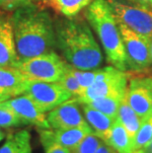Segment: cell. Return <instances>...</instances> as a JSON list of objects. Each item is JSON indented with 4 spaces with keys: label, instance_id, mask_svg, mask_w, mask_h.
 Here are the masks:
<instances>
[{
    "label": "cell",
    "instance_id": "cell-34",
    "mask_svg": "<svg viewBox=\"0 0 152 153\" xmlns=\"http://www.w3.org/2000/svg\"><path fill=\"white\" fill-rule=\"evenodd\" d=\"M150 54H151V60H152V38L150 39Z\"/></svg>",
    "mask_w": 152,
    "mask_h": 153
},
{
    "label": "cell",
    "instance_id": "cell-27",
    "mask_svg": "<svg viewBox=\"0 0 152 153\" xmlns=\"http://www.w3.org/2000/svg\"><path fill=\"white\" fill-rule=\"evenodd\" d=\"M46 150V153H70L69 149H67L63 146H61L59 143L48 141L42 143Z\"/></svg>",
    "mask_w": 152,
    "mask_h": 153
},
{
    "label": "cell",
    "instance_id": "cell-8",
    "mask_svg": "<svg viewBox=\"0 0 152 153\" xmlns=\"http://www.w3.org/2000/svg\"><path fill=\"white\" fill-rule=\"evenodd\" d=\"M44 111L50 112L72 95L60 85L59 82H42L29 80L25 93Z\"/></svg>",
    "mask_w": 152,
    "mask_h": 153
},
{
    "label": "cell",
    "instance_id": "cell-9",
    "mask_svg": "<svg viewBox=\"0 0 152 153\" xmlns=\"http://www.w3.org/2000/svg\"><path fill=\"white\" fill-rule=\"evenodd\" d=\"M125 97L134 112L144 120L152 114V76H133L128 79Z\"/></svg>",
    "mask_w": 152,
    "mask_h": 153
},
{
    "label": "cell",
    "instance_id": "cell-12",
    "mask_svg": "<svg viewBox=\"0 0 152 153\" xmlns=\"http://www.w3.org/2000/svg\"><path fill=\"white\" fill-rule=\"evenodd\" d=\"M94 132L93 129L90 128H73L66 129H53L47 128L42 129L40 131L41 142L53 141L59 143L61 146L67 149L75 147L80 143L87 134Z\"/></svg>",
    "mask_w": 152,
    "mask_h": 153
},
{
    "label": "cell",
    "instance_id": "cell-25",
    "mask_svg": "<svg viewBox=\"0 0 152 153\" xmlns=\"http://www.w3.org/2000/svg\"><path fill=\"white\" fill-rule=\"evenodd\" d=\"M20 118L9 108L0 102V126L1 128H11L22 125Z\"/></svg>",
    "mask_w": 152,
    "mask_h": 153
},
{
    "label": "cell",
    "instance_id": "cell-28",
    "mask_svg": "<svg viewBox=\"0 0 152 153\" xmlns=\"http://www.w3.org/2000/svg\"><path fill=\"white\" fill-rule=\"evenodd\" d=\"M96 153H118V152L113 147L107 144V143L102 142V144L99 146L98 150L96 151Z\"/></svg>",
    "mask_w": 152,
    "mask_h": 153
},
{
    "label": "cell",
    "instance_id": "cell-32",
    "mask_svg": "<svg viewBox=\"0 0 152 153\" xmlns=\"http://www.w3.org/2000/svg\"><path fill=\"white\" fill-rule=\"evenodd\" d=\"M7 99H9L8 97L3 96V95H0V102H3V101H5V100H7Z\"/></svg>",
    "mask_w": 152,
    "mask_h": 153
},
{
    "label": "cell",
    "instance_id": "cell-33",
    "mask_svg": "<svg viewBox=\"0 0 152 153\" xmlns=\"http://www.w3.org/2000/svg\"><path fill=\"white\" fill-rule=\"evenodd\" d=\"M4 136H5V133L3 132L2 131H0V141H1L3 138H4Z\"/></svg>",
    "mask_w": 152,
    "mask_h": 153
},
{
    "label": "cell",
    "instance_id": "cell-22",
    "mask_svg": "<svg viewBox=\"0 0 152 153\" xmlns=\"http://www.w3.org/2000/svg\"><path fill=\"white\" fill-rule=\"evenodd\" d=\"M103 140L99 138L94 132L87 134L83 140L78 143L75 147L70 149V153H96Z\"/></svg>",
    "mask_w": 152,
    "mask_h": 153
},
{
    "label": "cell",
    "instance_id": "cell-10",
    "mask_svg": "<svg viewBox=\"0 0 152 153\" xmlns=\"http://www.w3.org/2000/svg\"><path fill=\"white\" fill-rule=\"evenodd\" d=\"M78 104L77 100L72 97L50 111L47 120L50 128L66 129L73 128H89V123L82 116Z\"/></svg>",
    "mask_w": 152,
    "mask_h": 153
},
{
    "label": "cell",
    "instance_id": "cell-7",
    "mask_svg": "<svg viewBox=\"0 0 152 153\" xmlns=\"http://www.w3.org/2000/svg\"><path fill=\"white\" fill-rule=\"evenodd\" d=\"M122 33L128 70L141 71L152 64L150 54V39L131 31L125 25L119 24Z\"/></svg>",
    "mask_w": 152,
    "mask_h": 153
},
{
    "label": "cell",
    "instance_id": "cell-36",
    "mask_svg": "<svg viewBox=\"0 0 152 153\" xmlns=\"http://www.w3.org/2000/svg\"><path fill=\"white\" fill-rule=\"evenodd\" d=\"M150 7H151V9H152V5H151V6H150Z\"/></svg>",
    "mask_w": 152,
    "mask_h": 153
},
{
    "label": "cell",
    "instance_id": "cell-21",
    "mask_svg": "<svg viewBox=\"0 0 152 153\" xmlns=\"http://www.w3.org/2000/svg\"><path fill=\"white\" fill-rule=\"evenodd\" d=\"M152 141V114L142 123L133 140V150L146 149Z\"/></svg>",
    "mask_w": 152,
    "mask_h": 153
},
{
    "label": "cell",
    "instance_id": "cell-3",
    "mask_svg": "<svg viewBox=\"0 0 152 153\" xmlns=\"http://www.w3.org/2000/svg\"><path fill=\"white\" fill-rule=\"evenodd\" d=\"M84 17L98 36L107 62L122 71H128L119 23L107 0L93 1L84 11Z\"/></svg>",
    "mask_w": 152,
    "mask_h": 153
},
{
    "label": "cell",
    "instance_id": "cell-11",
    "mask_svg": "<svg viewBox=\"0 0 152 153\" xmlns=\"http://www.w3.org/2000/svg\"><path fill=\"white\" fill-rule=\"evenodd\" d=\"M2 104L9 107L25 125L30 123L42 129L50 128L46 113L26 94H22L18 97L16 96L14 98H9L3 101Z\"/></svg>",
    "mask_w": 152,
    "mask_h": 153
},
{
    "label": "cell",
    "instance_id": "cell-14",
    "mask_svg": "<svg viewBox=\"0 0 152 153\" xmlns=\"http://www.w3.org/2000/svg\"><path fill=\"white\" fill-rule=\"evenodd\" d=\"M29 80L17 67L0 66V95L8 98L25 93Z\"/></svg>",
    "mask_w": 152,
    "mask_h": 153
},
{
    "label": "cell",
    "instance_id": "cell-19",
    "mask_svg": "<svg viewBox=\"0 0 152 153\" xmlns=\"http://www.w3.org/2000/svg\"><path fill=\"white\" fill-rule=\"evenodd\" d=\"M0 153H32L30 132L22 129L10 133L0 147Z\"/></svg>",
    "mask_w": 152,
    "mask_h": 153
},
{
    "label": "cell",
    "instance_id": "cell-16",
    "mask_svg": "<svg viewBox=\"0 0 152 153\" xmlns=\"http://www.w3.org/2000/svg\"><path fill=\"white\" fill-rule=\"evenodd\" d=\"M105 143L114 148L118 153H132L134 151L133 142L129 137L127 129L118 119L115 120Z\"/></svg>",
    "mask_w": 152,
    "mask_h": 153
},
{
    "label": "cell",
    "instance_id": "cell-29",
    "mask_svg": "<svg viewBox=\"0 0 152 153\" xmlns=\"http://www.w3.org/2000/svg\"><path fill=\"white\" fill-rule=\"evenodd\" d=\"M132 1H136L138 3H141V4H144L147 6L152 5V0H132Z\"/></svg>",
    "mask_w": 152,
    "mask_h": 153
},
{
    "label": "cell",
    "instance_id": "cell-18",
    "mask_svg": "<svg viewBox=\"0 0 152 153\" xmlns=\"http://www.w3.org/2000/svg\"><path fill=\"white\" fill-rule=\"evenodd\" d=\"M117 119L122 123V126L127 129L129 137L133 142L135 135L142 123V120L128 104L125 95L119 104Z\"/></svg>",
    "mask_w": 152,
    "mask_h": 153
},
{
    "label": "cell",
    "instance_id": "cell-23",
    "mask_svg": "<svg viewBox=\"0 0 152 153\" xmlns=\"http://www.w3.org/2000/svg\"><path fill=\"white\" fill-rule=\"evenodd\" d=\"M69 70L76 77V79L78 80V82L83 88V90H85L86 88L91 86L96 81V78L99 74L100 68H97V69H93V70H80L77 69V68H74L72 65H69Z\"/></svg>",
    "mask_w": 152,
    "mask_h": 153
},
{
    "label": "cell",
    "instance_id": "cell-31",
    "mask_svg": "<svg viewBox=\"0 0 152 153\" xmlns=\"http://www.w3.org/2000/svg\"><path fill=\"white\" fill-rule=\"evenodd\" d=\"M145 150H146L147 153H152V141H151V143L149 144V146H148V147L145 149Z\"/></svg>",
    "mask_w": 152,
    "mask_h": 153
},
{
    "label": "cell",
    "instance_id": "cell-4",
    "mask_svg": "<svg viewBox=\"0 0 152 153\" xmlns=\"http://www.w3.org/2000/svg\"><path fill=\"white\" fill-rule=\"evenodd\" d=\"M69 63L64 61L56 51L18 61L17 67L30 81L59 82L65 74Z\"/></svg>",
    "mask_w": 152,
    "mask_h": 153
},
{
    "label": "cell",
    "instance_id": "cell-6",
    "mask_svg": "<svg viewBox=\"0 0 152 153\" xmlns=\"http://www.w3.org/2000/svg\"><path fill=\"white\" fill-rule=\"evenodd\" d=\"M116 20L131 31L152 38V9L132 0H107Z\"/></svg>",
    "mask_w": 152,
    "mask_h": 153
},
{
    "label": "cell",
    "instance_id": "cell-26",
    "mask_svg": "<svg viewBox=\"0 0 152 153\" xmlns=\"http://www.w3.org/2000/svg\"><path fill=\"white\" fill-rule=\"evenodd\" d=\"M37 0H0V10L13 12L23 6L33 4Z\"/></svg>",
    "mask_w": 152,
    "mask_h": 153
},
{
    "label": "cell",
    "instance_id": "cell-15",
    "mask_svg": "<svg viewBox=\"0 0 152 153\" xmlns=\"http://www.w3.org/2000/svg\"><path fill=\"white\" fill-rule=\"evenodd\" d=\"M82 109L85 120L91 126L94 133L106 142L108 139L109 133L115 123V119H112L100 111L90 107L87 104H82Z\"/></svg>",
    "mask_w": 152,
    "mask_h": 153
},
{
    "label": "cell",
    "instance_id": "cell-17",
    "mask_svg": "<svg viewBox=\"0 0 152 153\" xmlns=\"http://www.w3.org/2000/svg\"><path fill=\"white\" fill-rule=\"evenodd\" d=\"M95 0H44V4L65 18H76Z\"/></svg>",
    "mask_w": 152,
    "mask_h": 153
},
{
    "label": "cell",
    "instance_id": "cell-13",
    "mask_svg": "<svg viewBox=\"0 0 152 153\" xmlns=\"http://www.w3.org/2000/svg\"><path fill=\"white\" fill-rule=\"evenodd\" d=\"M18 62L10 16L0 15V66L15 67Z\"/></svg>",
    "mask_w": 152,
    "mask_h": 153
},
{
    "label": "cell",
    "instance_id": "cell-5",
    "mask_svg": "<svg viewBox=\"0 0 152 153\" xmlns=\"http://www.w3.org/2000/svg\"><path fill=\"white\" fill-rule=\"evenodd\" d=\"M128 79L127 71H122L113 65L100 68L95 82L75 99L79 104H88L105 97L125 95Z\"/></svg>",
    "mask_w": 152,
    "mask_h": 153
},
{
    "label": "cell",
    "instance_id": "cell-30",
    "mask_svg": "<svg viewBox=\"0 0 152 153\" xmlns=\"http://www.w3.org/2000/svg\"><path fill=\"white\" fill-rule=\"evenodd\" d=\"M132 153H147L146 150H145L144 148H142V149H137V150H134Z\"/></svg>",
    "mask_w": 152,
    "mask_h": 153
},
{
    "label": "cell",
    "instance_id": "cell-20",
    "mask_svg": "<svg viewBox=\"0 0 152 153\" xmlns=\"http://www.w3.org/2000/svg\"><path fill=\"white\" fill-rule=\"evenodd\" d=\"M125 95L105 97V98H101V99L93 101V102H90L87 104V105H89L90 107H92V108L100 111V112L105 114V115L110 117V118L116 120L118 117V111H119V104H121Z\"/></svg>",
    "mask_w": 152,
    "mask_h": 153
},
{
    "label": "cell",
    "instance_id": "cell-24",
    "mask_svg": "<svg viewBox=\"0 0 152 153\" xmlns=\"http://www.w3.org/2000/svg\"><path fill=\"white\" fill-rule=\"evenodd\" d=\"M70 65V64H69ZM69 65L67 68V71L65 74L62 76V78L59 81L60 83V85L62 86L64 89L72 95V97L76 98V97H79L81 94L83 93V88L81 85L79 84L78 80L76 79V77L71 73V71L69 70Z\"/></svg>",
    "mask_w": 152,
    "mask_h": 153
},
{
    "label": "cell",
    "instance_id": "cell-35",
    "mask_svg": "<svg viewBox=\"0 0 152 153\" xmlns=\"http://www.w3.org/2000/svg\"><path fill=\"white\" fill-rule=\"evenodd\" d=\"M1 14H3V12H2L1 10H0V15H1Z\"/></svg>",
    "mask_w": 152,
    "mask_h": 153
},
{
    "label": "cell",
    "instance_id": "cell-2",
    "mask_svg": "<svg viewBox=\"0 0 152 153\" xmlns=\"http://www.w3.org/2000/svg\"><path fill=\"white\" fill-rule=\"evenodd\" d=\"M56 48L70 65L80 70L101 66L103 53L88 22L61 18L54 21Z\"/></svg>",
    "mask_w": 152,
    "mask_h": 153
},
{
    "label": "cell",
    "instance_id": "cell-1",
    "mask_svg": "<svg viewBox=\"0 0 152 153\" xmlns=\"http://www.w3.org/2000/svg\"><path fill=\"white\" fill-rule=\"evenodd\" d=\"M18 61L56 51L54 23L50 13L38 4H29L10 16Z\"/></svg>",
    "mask_w": 152,
    "mask_h": 153
}]
</instances>
